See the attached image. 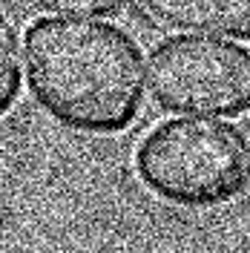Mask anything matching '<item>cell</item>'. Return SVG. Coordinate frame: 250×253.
<instances>
[{"instance_id":"6da1fadb","label":"cell","mask_w":250,"mask_h":253,"mask_svg":"<svg viewBox=\"0 0 250 253\" xmlns=\"http://www.w3.org/2000/svg\"><path fill=\"white\" fill-rule=\"evenodd\" d=\"M38 107L81 135H118L144 110V55L118 26L83 17L35 20L23 38Z\"/></svg>"},{"instance_id":"7a4b0ae2","label":"cell","mask_w":250,"mask_h":253,"mask_svg":"<svg viewBox=\"0 0 250 253\" xmlns=\"http://www.w3.org/2000/svg\"><path fill=\"white\" fill-rule=\"evenodd\" d=\"M135 173L156 199L184 210L236 202L250 184V144L242 129L207 118L153 126L135 147Z\"/></svg>"},{"instance_id":"3957f363","label":"cell","mask_w":250,"mask_h":253,"mask_svg":"<svg viewBox=\"0 0 250 253\" xmlns=\"http://www.w3.org/2000/svg\"><path fill=\"white\" fill-rule=\"evenodd\" d=\"M150 95L181 118H239L250 112V49L202 35L158 43L147 63Z\"/></svg>"},{"instance_id":"277c9868","label":"cell","mask_w":250,"mask_h":253,"mask_svg":"<svg viewBox=\"0 0 250 253\" xmlns=\"http://www.w3.org/2000/svg\"><path fill=\"white\" fill-rule=\"evenodd\" d=\"M138 12L164 32L250 43V0H138Z\"/></svg>"},{"instance_id":"5b68a950","label":"cell","mask_w":250,"mask_h":253,"mask_svg":"<svg viewBox=\"0 0 250 253\" xmlns=\"http://www.w3.org/2000/svg\"><path fill=\"white\" fill-rule=\"evenodd\" d=\"M23 84L20 66V35L15 23L0 12V118L15 107Z\"/></svg>"},{"instance_id":"8992f818","label":"cell","mask_w":250,"mask_h":253,"mask_svg":"<svg viewBox=\"0 0 250 253\" xmlns=\"http://www.w3.org/2000/svg\"><path fill=\"white\" fill-rule=\"evenodd\" d=\"M15 3L35 15L95 20V17H112L124 12L126 3H132V0H15Z\"/></svg>"}]
</instances>
